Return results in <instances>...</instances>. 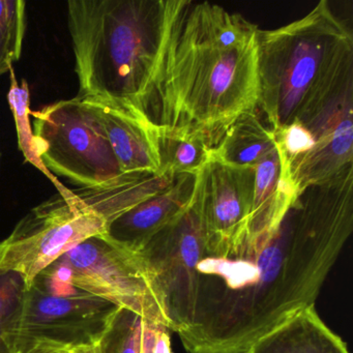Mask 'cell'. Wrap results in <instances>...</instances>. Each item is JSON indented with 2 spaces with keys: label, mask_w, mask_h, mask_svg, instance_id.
Returning a JSON list of instances; mask_svg holds the SVG:
<instances>
[{
  "label": "cell",
  "mask_w": 353,
  "mask_h": 353,
  "mask_svg": "<svg viewBox=\"0 0 353 353\" xmlns=\"http://www.w3.org/2000/svg\"><path fill=\"white\" fill-rule=\"evenodd\" d=\"M204 250L205 233L196 185L191 204L136 254L171 332H183L193 322L198 266Z\"/></svg>",
  "instance_id": "cell-7"
},
{
  "label": "cell",
  "mask_w": 353,
  "mask_h": 353,
  "mask_svg": "<svg viewBox=\"0 0 353 353\" xmlns=\"http://www.w3.org/2000/svg\"><path fill=\"white\" fill-rule=\"evenodd\" d=\"M0 158H1V154H0Z\"/></svg>",
  "instance_id": "cell-24"
},
{
  "label": "cell",
  "mask_w": 353,
  "mask_h": 353,
  "mask_svg": "<svg viewBox=\"0 0 353 353\" xmlns=\"http://www.w3.org/2000/svg\"><path fill=\"white\" fill-rule=\"evenodd\" d=\"M257 26L220 6L177 0L156 75L140 106L154 127L203 136L257 110Z\"/></svg>",
  "instance_id": "cell-2"
},
{
  "label": "cell",
  "mask_w": 353,
  "mask_h": 353,
  "mask_svg": "<svg viewBox=\"0 0 353 353\" xmlns=\"http://www.w3.org/2000/svg\"><path fill=\"white\" fill-rule=\"evenodd\" d=\"M73 353H99L97 345H84V346H78L72 349Z\"/></svg>",
  "instance_id": "cell-22"
},
{
  "label": "cell",
  "mask_w": 353,
  "mask_h": 353,
  "mask_svg": "<svg viewBox=\"0 0 353 353\" xmlns=\"http://www.w3.org/2000/svg\"><path fill=\"white\" fill-rule=\"evenodd\" d=\"M254 183V168L231 166L214 154L198 173L204 257L229 259L239 249L251 214Z\"/></svg>",
  "instance_id": "cell-10"
},
{
  "label": "cell",
  "mask_w": 353,
  "mask_h": 353,
  "mask_svg": "<svg viewBox=\"0 0 353 353\" xmlns=\"http://www.w3.org/2000/svg\"><path fill=\"white\" fill-rule=\"evenodd\" d=\"M167 173H128L97 187L65 189L32 208L3 241L0 274L21 276L24 289L61 256L96 235L115 219L166 189Z\"/></svg>",
  "instance_id": "cell-5"
},
{
  "label": "cell",
  "mask_w": 353,
  "mask_h": 353,
  "mask_svg": "<svg viewBox=\"0 0 353 353\" xmlns=\"http://www.w3.org/2000/svg\"><path fill=\"white\" fill-rule=\"evenodd\" d=\"M3 251V241H0V260H1V255Z\"/></svg>",
  "instance_id": "cell-23"
},
{
  "label": "cell",
  "mask_w": 353,
  "mask_h": 353,
  "mask_svg": "<svg viewBox=\"0 0 353 353\" xmlns=\"http://www.w3.org/2000/svg\"><path fill=\"white\" fill-rule=\"evenodd\" d=\"M34 146L50 172L80 187H97L125 175L102 125L81 99L59 101L30 113Z\"/></svg>",
  "instance_id": "cell-6"
},
{
  "label": "cell",
  "mask_w": 353,
  "mask_h": 353,
  "mask_svg": "<svg viewBox=\"0 0 353 353\" xmlns=\"http://www.w3.org/2000/svg\"><path fill=\"white\" fill-rule=\"evenodd\" d=\"M10 74H11V88L8 94V102L15 119L19 150L23 154L26 162L34 165L37 169L43 172V174L46 175L54 183L59 191H63L67 188L61 185L54 175L51 174L50 171L43 165L37 154L34 132L30 123V94L28 83L24 79L22 80L21 84L18 83L14 69L10 70Z\"/></svg>",
  "instance_id": "cell-16"
},
{
  "label": "cell",
  "mask_w": 353,
  "mask_h": 353,
  "mask_svg": "<svg viewBox=\"0 0 353 353\" xmlns=\"http://www.w3.org/2000/svg\"><path fill=\"white\" fill-rule=\"evenodd\" d=\"M142 317L119 307L97 343L99 353H140Z\"/></svg>",
  "instance_id": "cell-18"
},
{
  "label": "cell",
  "mask_w": 353,
  "mask_h": 353,
  "mask_svg": "<svg viewBox=\"0 0 353 353\" xmlns=\"http://www.w3.org/2000/svg\"><path fill=\"white\" fill-rule=\"evenodd\" d=\"M258 106L276 134L353 88V39L327 1L282 28L258 32Z\"/></svg>",
  "instance_id": "cell-4"
},
{
  "label": "cell",
  "mask_w": 353,
  "mask_h": 353,
  "mask_svg": "<svg viewBox=\"0 0 353 353\" xmlns=\"http://www.w3.org/2000/svg\"><path fill=\"white\" fill-rule=\"evenodd\" d=\"M247 353L350 352L346 343L326 325L313 305L264 334Z\"/></svg>",
  "instance_id": "cell-13"
},
{
  "label": "cell",
  "mask_w": 353,
  "mask_h": 353,
  "mask_svg": "<svg viewBox=\"0 0 353 353\" xmlns=\"http://www.w3.org/2000/svg\"><path fill=\"white\" fill-rule=\"evenodd\" d=\"M276 148L274 133L252 111L241 115L226 130L212 154L231 166L254 168Z\"/></svg>",
  "instance_id": "cell-14"
},
{
  "label": "cell",
  "mask_w": 353,
  "mask_h": 353,
  "mask_svg": "<svg viewBox=\"0 0 353 353\" xmlns=\"http://www.w3.org/2000/svg\"><path fill=\"white\" fill-rule=\"evenodd\" d=\"M26 23V1L0 0V76L13 69L21 57Z\"/></svg>",
  "instance_id": "cell-17"
},
{
  "label": "cell",
  "mask_w": 353,
  "mask_h": 353,
  "mask_svg": "<svg viewBox=\"0 0 353 353\" xmlns=\"http://www.w3.org/2000/svg\"><path fill=\"white\" fill-rule=\"evenodd\" d=\"M170 332L166 324L142 318L140 353H173Z\"/></svg>",
  "instance_id": "cell-20"
},
{
  "label": "cell",
  "mask_w": 353,
  "mask_h": 353,
  "mask_svg": "<svg viewBox=\"0 0 353 353\" xmlns=\"http://www.w3.org/2000/svg\"><path fill=\"white\" fill-rule=\"evenodd\" d=\"M71 347L50 342H36L17 353H73Z\"/></svg>",
  "instance_id": "cell-21"
},
{
  "label": "cell",
  "mask_w": 353,
  "mask_h": 353,
  "mask_svg": "<svg viewBox=\"0 0 353 353\" xmlns=\"http://www.w3.org/2000/svg\"><path fill=\"white\" fill-rule=\"evenodd\" d=\"M177 0H70L78 98L140 106L156 75Z\"/></svg>",
  "instance_id": "cell-3"
},
{
  "label": "cell",
  "mask_w": 353,
  "mask_h": 353,
  "mask_svg": "<svg viewBox=\"0 0 353 353\" xmlns=\"http://www.w3.org/2000/svg\"><path fill=\"white\" fill-rule=\"evenodd\" d=\"M79 99L98 117L123 173L162 172L157 152L156 127L141 113L108 99Z\"/></svg>",
  "instance_id": "cell-11"
},
{
  "label": "cell",
  "mask_w": 353,
  "mask_h": 353,
  "mask_svg": "<svg viewBox=\"0 0 353 353\" xmlns=\"http://www.w3.org/2000/svg\"><path fill=\"white\" fill-rule=\"evenodd\" d=\"M23 292L24 283L19 274H0V353H11L3 341V332L15 315Z\"/></svg>",
  "instance_id": "cell-19"
},
{
  "label": "cell",
  "mask_w": 353,
  "mask_h": 353,
  "mask_svg": "<svg viewBox=\"0 0 353 353\" xmlns=\"http://www.w3.org/2000/svg\"><path fill=\"white\" fill-rule=\"evenodd\" d=\"M51 265L75 288L131 310L143 319L168 325L136 254L115 245L105 234L86 239Z\"/></svg>",
  "instance_id": "cell-9"
},
{
  "label": "cell",
  "mask_w": 353,
  "mask_h": 353,
  "mask_svg": "<svg viewBox=\"0 0 353 353\" xmlns=\"http://www.w3.org/2000/svg\"><path fill=\"white\" fill-rule=\"evenodd\" d=\"M119 307L77 288L55 292L37 276L32 286L24 289L3 341L11 353L36 342L71 348L96 345Z\"/></svg>",
  "instance_id": "cell-8"
},
{
  "label": "cell",
  "mask_w": 353,
  "mask_h": 353,
  "mask_svg": "<svg viewBox=\"0 0 353 353\" xmlns=\"http://www.w3.org/2000/svg\"><path fill=\"white\" fill-rule=\"evenodd\" d=\"M197 176L198 173L176 175L166 189L112 221L105 236L119 247L137 254L154 235L191 204Z\"/></svg>",
  "instance_id": "cell-12"
},
{
  "label": "cell",
  "mask_w": 353,
  "mask_h": 353,
  "mask_svg": "<svg viewBox=\"0 0 353 353\" xmlns=\"http://www.w3.org/2000/svg\"><path fill=\"white\" fill-rule=\"evenodd\" d=\"M353 230V168L299 194L268 245L245 259L204 257L188 353H247L264 334L315 305Z\"/></svg>",
  "instance_id": "cell-1"
},
{
  "label": "cell",
  "mask_w": 353,
  "mask_h": 353,
  "mask_svg": "<svg viewBox=\"0 0 353 353\" xmlns=\"http://www.w3.org/2000/svg\"><path fill=\"white\" fill-rule=\"evenodd\" d=\"M161 171L176 176L197 174L212 158V146L203 136L156 127Z\"/></svg>",
  "instance_id": "cell-15"
}]
</instances>
